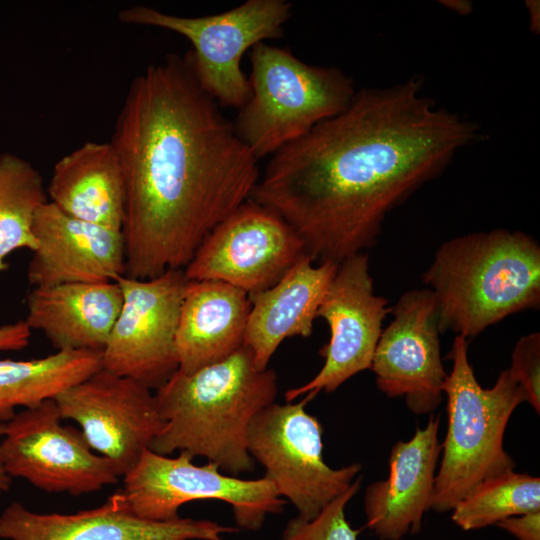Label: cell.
<instances>
[{
  "label": "cell",
  "instance_id": "obj_1",
  "mask_svg": "<svg viewBox=\"0 0 540 540\" xmlns=\"http://www.w3.org/2000/svg\"><path fill=\"white\" fill-rule=\"evenodd\" d=\"M412 77L357 90L350 104L274 154L252 192L302 240L313 262L376 244L390 211L440 175L478 137Z\"/></svg>",
  "mask_w": 540,
  "mask_h": 540
},
{
  "label": "cell",
  "instance_id": "obj_2",
  "mask_svg": "<svg viewBox=\"0 0 540 540\" xmlns=\"http://www.w3.org/2000/svg\"><path fill=\"white\" fill-rule=\"evenodd\" d=\"M184 55L130 84L111 139L125 188V275L183 270L209 233L251 198L258 159Z\"/></svg>",
  "mask_w": 540,
  "mask_h": 540
},
{
  "label": "cell",
  "instance_id": "obj_3",
  "mask_svg": "<svg viewBox=\"0 0 540 540\" xmlns=\"http://www.w3.org/2000/svg\"><path fill=\"white\" fill-rule=\"evenodd\" d=\"M277 392L275 371L257 369L244 345L191 374L177 370L154 393L164 424L150 450L204 457L231 476L251 472L255 461L247 449L249 426L274 403Z\"/></svg>",
  "mask_w": 540,
  "mask_h": 540
},
{
  "label": "cell",
  "instance_id": "obj_4",
  "mask_svg": "<svg viewBox=\"0 0 540 540\" xmlns=\"http://www.w3.org/2000/svg\"><path fill=\"white\" fill-rule=\"evenodd\" d=\"M422 279L434 296L440 332L473 338L539 307L540 246L507 229L454 237L439 247Z\"/></svg>",
  "mask_w": 540,
  "mask_h": 540
},
{
  "label": "cell",
  "instance_id": "obj_5",
  "mask_svg": "<svg viewBox=\"0 0 540 540\" xmlns=\"http://www.w3.org/2000/svg\"><path fill=\"white\" fill-rule=\"evenodd\" d=\"M467 349V339L456 335L447 356L453 362L443 386L448 428L430 507L437 512L451 511L482 483L515 468L503 439L525 395L508 369L500 372L493 387L482 388Z\"/></svg>",
  "mask_w": 540,
  "mask_h": 540
},
{
  "label": "cell",
  "instance_id": "obj_6",
  "mask_svg": "<svg viewBox=\"0 0 540 540\" xmlns=\"http://www.w3.org/2000/svg\"><path fill=\"white\" fill-rule=\"evenodd\" d=\"M249 59L251 96L233 126L258 160L343 111L357 91L339 68L307 64L288 48L260 42Z\"/></svg>",
  "mask_w": 540,
  "mask_h": 540
},
{
  "label": "cell",
  "instance_id": "obj_7",
  "mask_svg": "<svg viewBox=\"0 0 540 540\" xmlns=\"http://www.w3.org/2000/svg\"><path fill=\"white\" fill-rule=\"evenodd\" d=\"M292 7L286 0H247L218 14L184 17L135 5L120 11L119 19L187 38L192 49L185 55L200 85L222 108L239 110L251 96L248 77L241 69L242 56L260 42L281 38Z\"/></svg>",
  "mask_w": 540,
  "mask_h": 540
},
{
  "label": "cell",
  "instance_id": "obj_8",
  "mask_svg": "<svg viewBox=\"0 0 540 540\" xmlns=\"http://www.w3.org/2000/svg\"><path fill=\"white\" fill-rule=\"evenodd\" d=\"M313 398L270 404L253 418L247 437L248 452L264 467V477L306 520L345 492L361 471L359 463L339 469L325 463L322 425L305 409Z\"/></svg>",
  "mask_w": 540,
  "mask_h": 540
},
{
  "label": "cell",
  "instance_id": "obj_9",
  "mask_svg": "<svg viewBox=\"0 0 540 540\" xmlns=\"http://www.w3.org/2000/svg\"><path fill=\"white\" fill-rule=\"evenodd\" d=\"M122 491L134 513L152 521L176 519L179 508L194 500L223 501L231 505L238 528L247 530L260 529L286 503L267 478L231 476L211 462L199 466L185 451L170 457L145 450L123 476Z\"/></svg>",
  "mask_w": 540,
  "mask_h": 540
},
{
  "label": "cell",
  "instance_id": "obj_10",
  "mask_svg": "<svg viewBox=\"0 0 540 540\" xmlns=\"http://www.w3.org/2000/svg\"><path fill=\"white\" fill-rule=\"evenodd\" d=\"M54 398L24 408L5 422V468L47 493L80 496L116 484L113 464L91 449L81 430L64 425Z\"/></svg>",
  "mask_w": 540,
  "mask_h": 540
},
{
  "label": "cell",
  "instance_id": "obj_11",
  "mask_svg": "<svg viewBox=\"0 0 540 540\" xmlns=\"http://www.w3.org/2000/svg\"><path fill=\"white\" fill-rule=\"evenodd\" d=\"M187 279L168 270L151 279L122 276V305L101 352V368L157 390L178 370L176 331Z\"/></svg>",
  "mask_w": 540,
  "mask_h": 540
},
{
  "label": "cell",
  "instance_id": "obj_12",
  "mask_svg": "<svg viewBox=\"0 0 540 540\" xmlns=\"http://www.w3.org/2000/svg\"><path fill=\"white\" fill-rule=\"evenodd\" d=\"M305 255L291 226L249 199L209 233L183 271L188 281H220L249 295L275 285Z\"/></svg>",
  "mask_w": 540,
  "mask_h": 540
},
{
  "label": "cell",
  "instance_id": "obj_13",
  "mask_svg": "<svg viewBox=\"0 0 540 540\" xmlns=\"http://www.w3.org/2000/svg\"><path fill=\"white\" fill-rule=\"evenodd\" d=\"M63 420L76 422L92 450L120 477L150 449L163 427L155 394L103 368L54 397Z\"/></svg>",
  "mask_w": 540,
  "mask_h": 540
},
{
  "label": "cell",
  "instance_id": "obj_14",
  "mask_svg": "<svg viewBox=\"0 0 540 540\" xmlns=\"http://www.w3.org/2000/svg\"><path fill=\"white\" fill-rule=\"evenodd\" d=\"M390 312L388 300L374 293L366 252L341 261L317 311L330 329L329 342L319 352L324 364L306 384L286 391V401L334 392L357 373L370 369L383 321Z\"/></svg>",
  "mask_w": 540,
  "mask_h": 540
},
{
  "label": "cell",
  "instance_id": "obj_15",
  "mask_svg": "<svg viewBox=\"0 0 540 540\" xmlns=\"http://www.w3.org/2000/svg\"><path fill=\"white\" fill-rule=\"evenodd\" d=\"M393 319L382 330L370 369L388 397H404L415 414L434 411L447 378L440 355L439 323L432 292L403 293L391 308Z\"/></svg>",
  "mask_w": 540,
  "mask_h": 540
},
{
  "label": "cell",
  "instance_id": "obj_16",
  "mask_svg": "<svg viewBox=\"0 0 540 540\" xmlns=\"http://www.w3.org/2000/svg\"><path fill=\"white\" fill-rule=\"evenodd\" d=\"M237 531L204 519L141 518L122 489L102 505L76 513H37L14 501L0 514V538L8 540H224L222 534Z\"/></svg>",
  "mask_w": 540,
  "mask_h": 540
},
{
  "label": "cell",
  "instance_id": "obj_17",
  "mask_svg": "<svg viewBox=\"0 0 540 540\" xmlns=\"http://www.w3.org/2000/svg\"><path fill=\"white\" fill-rule=\"evenodd\" d=\"M37 246L27 268L31 286L116 282L125 275L120 230L72 217L51 202L36 213Z\"/></svg>",
  "mask_w": 540,
  "mask_h": 540
},
{
  "label": "cell",
  "instance_id": "obj_18",
  "mask_svg": "<svg viewBox=\"0 0 540 540\" xmlns=\"http://www.w3.org/2000/svg\"><path fill=\"white\" fill-rule=\"evenodd\" d=\"M440 417L431 414L424 428L417 427L408 441L391 448L389 474L371 483L364 495L367 527L381 540H400L417 533L431 507L436 468L442 444Z\"/></svg>",
  "mask_w": 540,
  "mask_h": 540
},
{
  "label": "cell",
  "instance_id": "obj_19",
  "mask_svg": "<svg viewBox=\"0 0 540 540\" xmlns=\"http://www.w3.org/2000/svg\"><path fill=\"white\" fill-rule=\"evenodd\" d=\"M314 263L305 255L275 285L248 295L244 346L257 369L268 368L286 338L312 334L318 308L338 268L332 261Z\"/></svg>",
  "mask_w": 540,
  "mask_h": 540
},
{
  "label": "cell",
  "instance_id": "obj_20",
  "mask_svg": "<svg viewBox=\"0 0 540 540\" xmlns=\"http://www.w3.org/2000/svg\"><path fill=\"white\" fill-rule=\"evenodd\" d=\"M122 301L117 282L34 287L24 321L42 332L56 351L102 352Z\"/></svg>",
  "mask_w": 540,
  "mask_h": 540
},
{
  "label": "cell",
  "instance_id": "obj_21",
  "mask_svg": "<svg viewBox=\"0 0 540 540\" xmlns=\"http://www.w3.org/2000/svg\"><path fill=\"white\" fill-rule=\"evenodd\" d=\"M250 311L243 290L220 281H187L176 331L178 371L191 374L244 345Z\"/></svg>",
  "mask_w": 540,
  "mask_h": 540
},
{
  "label": "cell",
  "instance_id": "obj_22",
  "mask_svg": "<svg viewBox=\"0 0 540 540\" xmlns=\"http://www.w3.org/2000/svg\"><path fill=\"white\" fill-rule=\"evenodd\" d=\"M49 202L77 219L122 229L124 179L111 143L87 142L62 157L46 187Z\"/></svg>",
  "mask_w": 540,
  "mask_h": 540
},
{
  "label": "cell",
  "instance_id": "obj_23",
  "mask_svg": "<svg viewBox=\"0 0 540 540\" xmlns=\"http://www.w3.org/2000/svg\"><path fill=\"white\" fill-rule=\"evenodd\" d=\"M101 369V352L56 351L30 360H0V421L34 407Z\"/></svg>",
  "mask_w": 540,
  "mask_h": 540
},
{
  "label": "cell",
  "instance_id": "obj_24",
  "mask_svg": "<svg viewBox=\"0 0 540 540\" xmlns=\"http://www.w3.org/2000/svg\"><path fill=\"white\" fill-rule=\"evenodd\" d=\"M46 202V187L39 171L20 156L1 154L0 273L7 270L5 260L13 251L22 248L35 250L34 220Z\"/></svg>",
  "mask_w": 540,
  "mask_h": 540
},
{
  "label": "cell",
  "instance_id": "obj_25",
  "mask_svg": "<svg viewBox=\"0 0 540 540\" xmlns=\"http://www.w3.org/2000/svg\"><path fill=\"white\" fill-rule=\"evenodd\" d=\"M451 511L453 522L466 531L540 511V478L510 471L482 483Z\"/></svg>",
  "mask_w": 540,
  "mask_h": 540
},
{
  "label": "cell",
  "instance_id": "obj_26",
  "mask_svg": "<svg viewBox=\"0 0 540 540\" xmlns=\"http://www.w3.org/2000/svg\"><path fill=\"white\" fill-rule=\"evenodd\" d=\"M361 481V477L356 478L313 519L292 518L279 540H357L360 530H354L348 523L345 507L360 489Z\"/></svg>",
  "mask_w": 540,
  "mask_h": 540
},
{
  "label": "cell",
  "instance_id": "obj_27",
  "mask_svg": "<svg viewBox=\"0 0 540 540\" xmlns=\"http://www.w3.org/2000/svg\"><path fill=\"white\" fill-rule=\"evenodd\" d=\"M519 383L528 402L540 413V333L533 332L521 337L512 352L508 368Z\"/></svg>",
  "mask_w": 540,
  "mask_h": 540
},
{
  "label": "cell",
  "instance_id": "obj_28",
  "mask_svg": "<svg viewBox=\"0 0 540 540\" xmlns=\"http://www.w3.org/2000/svg\"><path fill=\"white\" fill-rule=\"evenodd\" d=\"M497 525L518 540H540V511L512 516Z\"/></svg>",
  "mask_w": 540,
  "mask_h": 540
},
{
  "label": "cell",
  "instance_id": "obj_29",
  "mask_svg": "<svg viewBox=\"0 0 540 540\" xmlns=\"http://www.w3.org/2000/svg\"><path fill=\"white\" fill-rule=\"evenodd\" d=\"M31 337V329L24 320L0 326V352L24 349Z\"/></svg>",
  "mask_w": 540,
  "mask_h": 540
},
{
  "label": "cell",
  "instance_id": "obj_30",
  "mask_svg": "<svg viewBox=\"0 0 540 540\" xmlns=\"http://www.w3.org/2000/svg\"><path fill=\"white\" fill-rule=\"evenodd\" d=\"M5 432V423L0 421V496L6 493L12 484V478L8 474L2 454V439Z\"/></svg>",
  "mask_w": 540,
  "mask_h": 540
},
{
  "label": "cell",
  "instance_id": "obj_31",
  "mask_svg": "<svg viewBox=\"0 0 540 540\" xmlns=\"http://www.w3.org/2000/svg\"><path fill=\"white\" fill-rule=\"evenodd\" d=\"M440 3L460 15L472 12V3L467 0H442Z\"/></svg>",
  "mask_w": 540,
  "mask_h": 540
},
{
  "label": "cell",
  "instance_id": "obj_32",
  "mask_svg": "<svg viewBox=\"0 0 540 540\" xmlns=\"http://www.w3.org/2000/svg\"><path fill=\"white\" fill-rule=\"evenodd\" d=\"M526 6L529 13L530 28L535 33L539 32L540 29V13H539V2L538 1H527Z\"/></svg>",
  "mask_w": 540,
  "mask_h": 540
}]
</instances>
